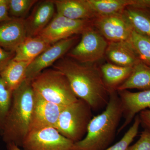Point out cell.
I'll list each match as a JSON object with an SVG mask.
<instances>
[{"instance_id": "cell-14", "label": "cell", "mask_w": 150, "mask_h": 150, "mask_svg": "<svg viewBox=\"0 0 150 150\" xmlns=\"http://www.w3.org/2000/svg\"><path fill=\"white\" fill-rule=\"evenodd\" d=\"M27 36L25 19L12 18L0 23V47L14 52Z\"/></svg>"}, {"instance_id": "cell-18", "label": "cell", "mask_w": 150, "mask_h": 150, "mask_svg": "<svg viewBox=\"0 0 150 150\" xmlns=\"http://www.w3.org/2000/svg\"><path fill=\"white\" fill-rule=\"evenodd\" d=\"M103 82L108 92L116 91L130 76L133 67H124L112 63L103 64L100 67Z\"/></svg>"}, {"instance_id": "cell-6", "label": "cell", "mask_w": 150, "mask_h": 150, "mask_svg": "<svg viewBox=\"0 0 150 150\" xmlns=\"http://www.w3.org/2000/svg\"><path fill=\"white\" fill-rule=\"evenodd\" d=\"M108 42L94 27L81 34V38L66 55L67 57L83 64H95L105 56Z\"/></svg>"}, {"instance_id": "cell-1", "label": "cell", "mask_w": 150, "mask_h": 150, "mask_svg": "<svg viewBox=\"0 0 150 150\" xmlns=\"http://www.w3.org/2000/svg\"><path fill=\"white\" fill-rule=\"evenodd\" d=\"M66 76L76 96L96 111L105 108L109 99L100 68L95 64H83L62 57L53 65Z\"/></svg>"}, {"instance_id": "cell-17", "label": "cell", "mask_w": 150, "mask_h": 150, "mask_svg": "<svg viewBox=\"0 0 150 150\" xmlns=\"http://www.w3.org/2000/svg\"><path fill=\"white\" fill-rule=\"evenodd\" d=\"M51 45L39 35L27 37L15 51L13 60L31 63Z\"/></svg>"}, {"instance_id": "cell-22", "label": "cell", "mask_w": 150, "mask_h": 150, "mask_svg": "<svg viewBox=\"0 0 150 150\" xmlns=\"http://www.w3.org/2000/svg\"><path fill=\"white\" fill-rule=\"evenodd\" d=\"M123 14L131 25L133 30L150 38V13L131 6H128Z\"/></svg>"}, {"instance_id": "cell-2", "label": "cell", "mask_w": 150, "mask_h": 150, "mask_svg": "<svg viewBox=\"0 0 150 150\" xmlns=\"http://www.w3.org/2000/svg\"><path fill=\"white\" fill-rule=\"evenodd\" d=\"M109 93L105 109L93 117L85 137L74 144L73 150H104L114 140L123 110L118 92L113 91Z\"/></svg>"}, {"instance_id": "cell-25", "label": "cell", "mask_w": 150, "mask_h": 150, "mask_svg": "<svg viewBox=\"0 0 150 150\" xmlns=\"http://www.w3.org/2000/svg\"><path fill=\"white\" fill-rule=\"evenodd\" d=\"M141 122L139 115L134 118V123L120 141L104 150H127L139 132Z\"/></svg>"}, {"instance_id": "cell-30", "label": "cell", "mask_w": 150, "mask_h": 150, "mask_svg": "<svg viewBox=\"0 0 150 150\" xmlns=\"http://www.w3.org/2000/svg\"><path fill=\"white\" fill-rule=\"evenodd\" d=\"M129 6L150 13V0H133V4Z\"/></svg>"}, {"instance_id": "cell-31", "label": "cell", "mask_w": 150, "mask_h": 150, "mask_svg": "<svg viewBox=\"0 0 150 150\" xmlns=\"http://www.w3.org/2000/svg\"><path fill=\"white\" fill-rule=\"evenodd\" d=\"M11 18L9 15L8 5L0 6V23Z\"/></svg>"}, {"instance_id": "cell-11", "label": "cell", "mask_w": 150, "mask_h": 150, "mask_svg": "<svg viewBox=\"0 0 150 150\" xmlns=\"http://www.w3.org/2000/svg\"><path fill=\"white\" fill-rule=\"evenodd\" d=\"M117 92L124 118V123L117 131L119 133L132 122L137 114L150 109V90L138 92H132L127 90Z\"/></svg>"}, {"instance_id": "cell-13", "label": "cell", "mask_w": 150, "mask_h": 150, "mask_svg": "<svg viewBox=\"0 0 150 150\" xmlns=\"http://www.w3.org/2000/svg\"><path fill=\"white\" fill-rule=\"evenodd\" d=\"M55 8L53 0L38 2L30 15L25 19L27 37L40 34L54 17Z\"/></svg>"}, {"instance_id": "cell-32", "label": "cell", "mask_w": 150, "mask_h": 150, "mask_svg": "<svg viewBox=\"0 0 150 150\" xmlns=\"http://www.w3.org/2000/svg\"><path fill=\"white\" fill-rule=\"evenodd\" d=\"M6 150H22L19 147L13 143L6 144Z\"/></svg>"}, {"instance_id": "cell-9", "label": "cell", "mask_w": 150, "mask_h": 150, "mask_svg": "<svg viewBox=\"0 0 150 150\" xmlns=\"http://www.w3.org/2000/svg\"><path fill=\"white\" fill-rule=\"evenodd\" d=\"M79 38V35H75L52 44L29 64L25 79L31 81L43 71L53 66L78 43Z\"/></svg>"}, {"instance_id": "cell-15", "label": "cell", "mask_w": 150, "mask_h": 150, "mask_svg": "<svg viewBox=\"0 0 150 150\" xmlns=\"http://www.w3.org/2000/svg\"><path fill=\"white\" fill-rule=\"evenodd\" d=\"M105 56L112 64L124 67H134L140 60L130 41L108 42Z\"/></svg>"}, {"instance_id": "cell-33", "label": "cell", "mask_w": 150, "mask_h": 150, "mask_svg": "<svg viewBox=\"0 0 150 150\" xmlns=\"http://www.w3.org/2000/svg\"><path fill=\"white\" fill-rule=\"evenodd\" d=\"M9 0H0V6L8 4Z\"/></svg>"}, {"instance_id": "cell-24", "label": "cell", "mask_w": 150, "mask_h": 150, "mask_svg": "<svg viewBox=\"0 0 150 150\" xmlns=\"http://www.w3.org/2000/svg\"><path fill=\"white\" fill-rule=\"evenodd\" d=\"M38 1L37 0H9V15L12 18H23Z\"/></svg>"}, {"instance_id": "cell-5", "label": "cell", "mask_w": 150, "mask_h": 150, "mask_svg": "<svg viewBox=\"0 0 150 150\" xmlns=\"http://www.w3.org/2000/svg\"><path fill=\"white\" fill-rule=\"evenodd\" d=\"M92 110L86 102L79 98L63 108L55 128L74 143L80 141L86 134L92 118Z\"/></svg>"}, {"instance_id": "cell-4", "label": "cell", "mask_w": 150, "mask_h": 150, "mask_svg": "<svg viewBox=\"0 0 150 150\" xmlns=\"http://www.w3.org/2000/svg\"><path fill=\"white\" fill-rule=\"evenodd\" d=\"M31 83L35 94L60 106H67L79 99L66 76L54 69L44 70L31 81Z\"/></svg>"}, {"instance_id": "cell-26", "label": "cell", "mask_w": 150, "mask_h": 150, "mask_svg": "<svg viewBox=\"0 0 150 150\" xmlns=\"http://www.w3.org/2000/svg\"><path fill=\"white\" fill-rule=\"evenodd\" d=\"M12 92L7 88L0 76V135L2 134L6 117L10 107Z\"/></svg>"}, {"instance_id": "cell-20", "label": "cell", "mask_w": 150, "mask_h": 150, "mask_svg": "<svg viewBox=\"0 0 150 150\" xmlns=\"http://www.w3.org/2000/svg\"><path fill=\"white\" fill-rule=\"evenodd\" d=\"M30 63L12 59L0 72V76L9 90L13 92L25 79L26 70Z\"/></svg>"}, {"instance_id": "cell-7", "label": "cell", "mask_w": 150, "mask_h": 150, "mask_svg": "<svg viewBox=\"0 0 150 150\" xmlns=\"http://www.w3.org/2000/svg\"><path fill=\"white\" fill-rule=\"evenodd\" d=\"M94 20H73L56 13L38 35L50 44L66 38L81 35L93 27Z\"/></svg>"}, {"instance_id": "cell-21", "label": "cell", "mask_w": 150, "mask_h": 150, "mask_svg": "<svg viewBox=\"0 0 150 150\" xmlns=\"http://www.w3.org/2000/svg\"><path fill=\"white\" fill-rule=\"evenodd\" d=\"M97 18L122 13L127 7L133 4V0H87Z\"/></svg>"}, {"instance_id": "cell-29", "label": "cell", "mask_w": 150, "mask_h": 150, "mask_svg": "<svg viewBox=\"0 0 150 150\" xmlns=\"http://www.w3.org/2000/svg\"><path fill=\"white\" fill-rule=\"evenodd\" d=\"M141 124L150 132V109L143 110L139 114Z\"/></svg>"}, {"instance_id": "cell-19", "label": "cell", "mask_w": 150, "mask_h": 150, "mask_svg": "<svg viewBox=\"0 0 150 150\" xmlns=\"http://www.w3.org/2000/svg\"><path fill=\"white\" fill-rule=\"evenodd\" d=\"M132 89L150 90V66L141 61L133 67L130 76L118 88L117 91Z\"/></svg>"}, {"instance_id": "cell-27", "label": "cell", "mask_w": 150, "mask_h": 150, "mask_svg": "<svg viewBox=\"0 0 150 150\" xmlns=\"http://www.w3.org/2000/svg\"><path fill=\"white\" fill-rule=\"evenodd\" d=\"M127 150H150V132L144 129L139 140L134 144L129 146Z\"/></svg>"}, {"instance_id": "cell-12", "label": "cell", "mask_w": 150, "mask_h": 150, "mask_svg": "<svg viewBox=\"0 0 150 150\" xmlns=\"http://www.w3.org/2000/svg\"><path fill=\"white\" fill-rule=\"evenodd\" d=\"M64 107L48 102L35 93L29 131L46 127L55 128L59 115Z\"/></svg>"}, {"instance_id": "cell-16", "label": "cell", "mask_w": 150, "mask_h": 150, "mask_svg": "<svg viewBox=\"0 0 150 150\" xmlns=\"http://www.w3.org/2000/svg\"><path fill=\"white\" fill-rule=\"evenodd\" d=\"M57 13L73 20H94L96 15L87 0H53Z\"/></svg>"}, {"instance_id": "cell-28", "label": "cell", "mask_w": 150, "mask_h": 150, "mask_svg": "<svg viewBox=\"0 0 150 150\" xmlns=\"http://www.w3.org/2000/svg\"><path fill=\"white\" fill-rule=\"evenodd\" d=\"M14 55V52L7 51L0 47V72L12 60Z\"/></svg>"}, {"instance_id": "cell-23", "label": "cell", "mask_w": 150, "mask_h": 150, "mask_svg": "<svg viewBox=\"0 0 150 150\" xmlns=\"http://www.w3.org/2000/svg\"><path fill=\"white\" fill-rule=\"evenodd\" d=\"M130 41L140 60L150 66V38L133 30Z\"/></svg>"}, {"instance_id": "cell-3", "label": "cell", "mask_w": 150, "mask_h": 150, "mask_svg": "<svg viewBox=\"0 0 150 150\" xmlns=\"http://www.w3.org/2000/svg\"><path fill=\"white\" fill-rule=\"evenodd\" d=\"M34 98L31 81L26 79L13 92L10 107L1 134L6 144L13 143L21 147L29 131Z\"/></svg>"}, {"instance_id": "cell-8", "label": "cell", "mask_w": 150, "mask_h": 150, "mask_svg": "<svg viewBox=\"0 0 150 150\" xmlns=\"http://www.w3.org/2000/svg\"><path fill=\"white\" fill-rule=\"evenodd\" d=\"M74 144L56 128L48 127L30 131L21 147L23 150H73Z\"/></svg>"}, {"instance_id": "cell-10", "label": "cell", "mask_w": 150, "mask_h": 150, "mask_svg": "<svg viewBox=\"0 0 150 150\" xmlns=\"http://www.w3.org/2000/svg\"><path fill=\"white\" fill-rule=\"evenodd\" d=\"M93 24L108 42L129 41L133 31L123 13L98 17L94 20Z\"/></svg>"}]
</instances>
